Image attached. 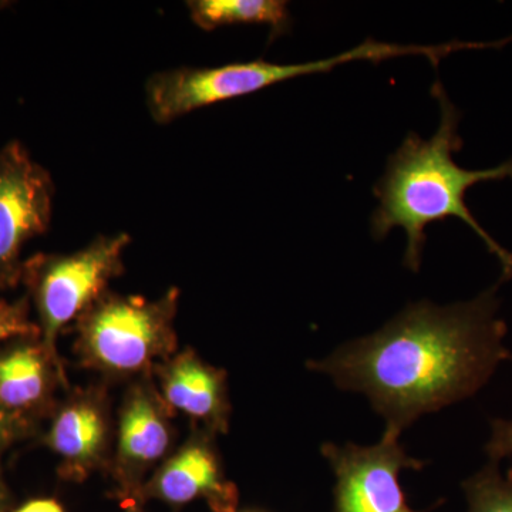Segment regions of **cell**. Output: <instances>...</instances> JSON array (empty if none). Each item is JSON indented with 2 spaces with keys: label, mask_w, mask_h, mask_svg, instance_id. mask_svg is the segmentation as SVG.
I'll return each instance as SVG.
<instances>
[{
  "label": "cell",
  "mask_w": 512,
  "mask_h": 512,
  "mask_svg": "<svg viewBox=\"0 0 512 512\" xmlns=\"http://www.w3.org/2000/svg\"><path fill=\"white\" fill-rule=\"evenodd\" d=\"M320 453L335 473V512H417L407 504L400 471L426 463L409 456L399 439L382 437L369 447L325 443Z\"/></svg>",
  "instance_id": "obj_8"
},
{
  "label": "cell",
  "mask_w": 512,
  "mask_h": 512,
  "mask_svg": "<svg viewBox=\"0 0 512 512\" xmlns=\"http://www.w3.org/2000/svg\"><path fill=\"white\" fill-rule=\"evenodd\" d=\"M187 9L192 22L202 30L264 25L271 29L269 42H274L292 28L288 3L282 0H191Z\"/></svg>",
  "instance_id": "obj_13"
},
{
  "label": "cell",
  "mask_w": 512,
  "mask_h": 512,
  "mask_svg": "<svg viewBox=\"0 0 512 512\" xmlns=\"http://www.w3.org/2000/svg\"><path fill=\"white\" fill-rule=\"evenodd\" d=\"M293 79L292 63L262 59L215 67H178L153 74L147 80V109L156 123H173L202 107L248 96Z\"/></svg>",
  "instance_id": "obj_7"
},
{
  "label": "cell",
  "mask_w": 512,
  "mask_h": 512,
  "mask_svg": "<svg viewBox=\"0 0 512 512\" xmlns=\"http://www.w3.org/2000/svg\"><path fill=\"white\" fill-rule=\"evenodd\" d=\"M215 437L194 429L190 437L148 478L140 500L181 507L202 500L212 512H237L239 490L225 476Z\"/></svg>",
  "instance_id": "obj_10"
},
{
  "label": "cell",
  "mask_w": 512,
  "mask_h": 512,
  "mask_svg": "<svg viewBox=\"0 0 512 512\" xmlns=\"http://www.w3.org/2000/svg\"><path fill=\"white\" fill-rule=\"evenodd\" d=\"M10 512H64L62 505L53 498H35Z\"/></svg>",
  "instance_id": "obj_18"
},
{
  "label": "cell",
  "mask_w": 512,
  "mask_h": 512,
  "mask_svg": "<svg viewBox=\"0 0 512 512\" xmlns=\"http://www.w3.org/2000/svg\"><path fill=\"white\" fill-rule=\"evenodd\" d=\"M153 373L131 380L119 410L109 471L113 497L140 498L148 478L173 453L175 430Z\"/></svg>",
  "instance_id": "obj_6"
},
{
  "label": "cell",
  "mask_w": 512,
  "mask_h": 512,
  "mask_svg": "<svg viewBox=\"0 0 512 512\" xmlns=\"http://www.w3.org/2000/svg\"><path fill=\"white\" fill-rule=\"evenodd\" d=\"M431 93L440 104L439 128L429 140L407 134L399 150L387 160L386 173L373 190L379 201L370 221L373 238L382 241L392 229L403 228L407 237L404 266L419 272L427 225L458 218L483 239L503 266L501 282L508 281L512 278V254L478 224L467 207L466 194L476 184L512 180V160L488 170L461 168L453 160V154L463 148L458 134L460 111L440 82L434 83Z\"/></svg>",
  "instance_id": "obj_2"
},
{
  "label": "cell",
  "mask_w": 512,
  "mask_h": 512,
  "mask_svg": "<svg viewBox=\"0 0 512 512\" xmlns=\"http://www.w3.org/2000/svg\"><path fill=\"white\" fill-rule=\"evenodd\" d=\"M10 511H12V495H10L8 484L3 476L2 461H0V512Z\"/></svg>",
  "instance_id": "obj_19"
},
{
  "label": "cell",
  "mask_w": 512,
  "mask_h": 512,
  "mask_svg": "<svg viewBox=\"0 0 512 512\" xmlns=\"http://www.w3.org/2000/svg\"><path fill=\"white\" fill-rule=\"evenodd\" d=\"M47 421L42 443L59 460L62 480L83 483L97 471H109L116 424L106 386L69 390Z\"/></svg>",
  "instance_id": "obj_9"
},
{
  "label": "cell",
  "mask_w": 512,
  "mask_h": 512,
  "mask_svg": "<svg viewBox=\"0 0 512 512\" xmlns=\"http://www.w3.org/2000/svg\"><path fill=\"white\" fill-rule=\"evenodd\" d=\"M247 512H258V511H247Z\"/></svg>",
  "instance_id": "obj_21"
},
{
  "label": "cell",
  "mask_w": 512,
  "mask_h": 512,
  "mask_svg": "<svg viewBox=\"0 0 512 512\" xmlns=\"http://www.w3.org/2000/svg\"><path fill=\"white\" fill-rule=\"evenodd\" d=\"M131 238L126 232L97 235L90 244L70 254L39 252L25 259L20 285L25 286L35 309L40 339L49 352H57V340L67 326L109 291L110 282L124 272V252Z\"/></svg>",
  "instance_id": "obj_4"
},
{
  "label": "cell",
  "mask_w": 512,
  "mask_h": 512,
  "mask_svg": "<svg viewBox=\"0 0 512 512\" xmlns=\"http://www.w3.org/2000/svg\"><path fill=\"white\" fill-rule=\"evenodd\" d=\"M467 512H512V467L500 473L497 463L488 461L463 483Z\"/></svg>",
  "instance_id": "obj_14"
},
{
  "label": "cell",
  "mask_w": 512,
  "mask_h": 512,
  "mask_svg": "<svg viewBox=\"0 0 512 512\" xmlns=\"http://www.w3.org/2000/svg\"><path fill=\"white\" fill-rule=\"evenodd\" d=\"M153 379L168 409L188 417L194 429L212 437L228 433L231 402L224 369L187 348L154 366Z\"/></svg>",
  "instance_id": "obj_12"
},
{
  "label": "cell",
  "mask_w": 512,
  "mask_h": 512,
  "mask_svg": "<svg viewBox=\"0 0 512 512\" xmlns=\"http://www.w3.org/2000/svg\"><path fill=\"white\" fill-rule=\"evenodd\" d=\"M180 289L161 298L110 289L74 322V353L84 369L110 380H134L177 352L174 322Z\"/></svg>",
  "instance_id": "obj_3"
},
{
  "label": "cell",
  "mask_w": 512,
  "mask_h": 512,
  "mask_svg": "<svg viewBox=\"0 0 512 512\" xmlns=\"http://www.w3.org/2000/svg\"><path fill=\"white\" fill-rule=\"evenodd\" d=\"M500 284L473 301L412 303L373 335L308 367L339 389L365 394L386 421L382 437L400 439L424 414L473 397L512 359L504 345L508 326L498 316Z\"/></svg>",
  "instance_id": "obj_1"
},
{
  "label": "cell",
  "mask_w": 512,
  "mask_h": 512,
  "mask_svg": "<svg viewBox=\"0 0 512 512\" xmlns=\"http://www.w3.org/2000/svg\"><path fill=\"white\" fill-rule=\"evenodd\" d=\"M33 434H36L35 430L30 429L22 421L16 420L0 407V454L13 444L32 437Z\"/></svg>",
  "instance_id": "obj_17"
},
{
  "label": "cell",
  "mask_w": 512,
  "mask_h": 512,
  "mask_svg": "<svg viewBox=\"0 0 512 512\" xmlns=\"http://www.w3.org/2000/svg\"><path fill=\"white\" fill-rule=\"evenodd\" d=\"M28 296L6 301L0 299V345L19 338H40L39 325L30 318Z\"/></svg>",
  "instance_id": "obj_15"
},
{
  "label": "cell",
  "mask_w": 512,
  "mask_h": 512,
  "mask_svg": "<svg viewBox=\"0 0 512 512\" xmlns=\"http://www.w3.org/2000/svg\"><path fill=\"white\" fill-rule=\"evenodd\" d=\"M121 507H123L126 512H144V503L140 498H130V500L123 501Z\"/></svg>",
  "instance_id": "obj_20"
},
{
  "label": "cell",
  "mask_w": 512,
  "mask_h": 512,
  "mask_svg": "<svg viewBox=\"0 0 512 512\" xmlns=\"http://www.w3.org/2000/svg\"><path fill=\"white\" fill-rule=\"evenodd\" d=\"M63 360L40 338H19L0 345V407L37 431L55 412L57 390L69 389Z\"/></svg>",
  "instance_id": "obj_11"
},
{
  "label": "cell",
  "mask_w": 512,
  "mask_h": 512,
  "mask_svg": "<svg viewBox=\"0 0 512 512\" xmlns=\"http://www.w3.org/2000/svg\"><path fill=\"white\" fill-rule=\"evenodd\" d=\"M484 450L491 463L500 464L503 458L512 456V420H491V437Z\"/></svg>",
  "instance_id": "obj_16"
},
{
  "label": "cell",
  "mask_w": 512,
  "mask_h": 512,
  "mask_svg": "<svg viewBox=\"0 0 512 512\" xmlns=\"http://www.w3.org/2000/svg\"><path fill=\"white\" fill-rule=\"evenodd\" d=\"M55 183L20 141L0 148V291L18 288L23 248L52 222Z\"/></svg>",
  "instance_id": "obj_5"
}]
</instances>
